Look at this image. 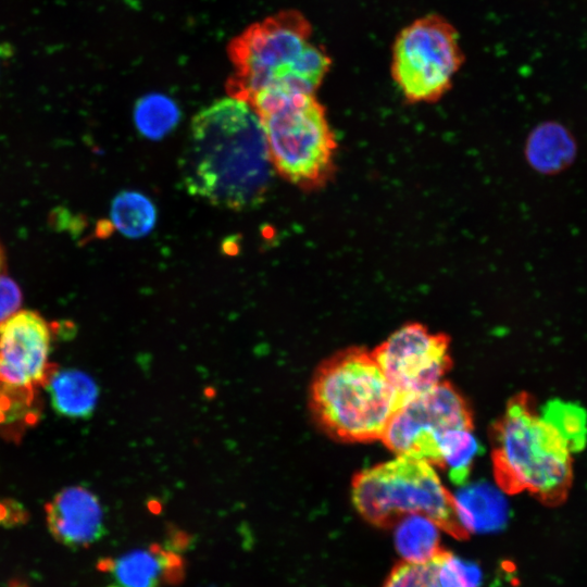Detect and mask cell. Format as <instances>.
<instances>
[{
	"label": "cell",
	"mask_w": 587,
	"mask_h": 587,
	"mask_svg": "<svg viewBox=\"0 0 587 587\" xmlns=\"http://www.w3.org/2000/svg\"><path fill=\"white\" fill-rule=\"evenodd\" d=\"M179 167L193 197L233 211L260 207L274 168L250 104L226 97L200 110L191 120Z\"/></svg>",
	"instance_id": "1"
},
{
	"label": "cell",
	"mask_w": 587,
	"mask_h": 587,
	"mask_svg": "<svg viewBox=\"0 0 587 587\" xmlns=\"http://www.w3.org/2000/svg\"><path fill=\"white\" fill-rule=\"evenodd\" d=\"M309 408L314 422L332 438L370 442L382 439L399 401L373 353L353 347L338 351L315 370Z\"/></svg>",
	"instance_id": "2"
},
{
	"label": "cell",
	"mask_w": 587,
	"mask_h": 587,
	"mask_svg": "<svg viewBox=\"0 0 587 587\" xmlns=\"http://www.w3.org/2000/svg\"><path fill=\"white\" fill-rule=\"evenodd\" d=\"M249 104L259 117L279 176L303 190H315L329 182L337 141L314 93L267 87Z\"/></svg>",
	"instance_id": "3"
},
{
	"label": "cell",
	"mask_w": 587,
	"mask_h": 587,
	"mask_svg": "<svg viewBox=\"0 0 587 587\" xmlns=\"http://www.w3.org/2000/svg\"><path fill=\"white\" fill-rule=\"evenodd\" d=\"M494 474L508 494L527 490L554 503L572 478L571 453L555 432L532 410L526 395L514 397L491 429Z\"/></svg>",
	"instance_id": "4"
},
{
	"label": "cell",
	"mask_w": 587,
	"mask_h": 587,
	"mask_svg": "<svg viewBox=\"0 0 587 587\" xmlns=\"http://www.w3.org/2000/svg\"><path fill=\"white\" fill-rule=\"evenodd\" d=\"M351 498L359 514L378 527H391L408 515L420 514L455 539L470 536L459 519L454 496L433 465L420 459L398 455L358 472Z\"/></svg>",
	"instance_id": "5"
},
{
	"label": "cell",
	"mask_w": 587,
	"mask_h": 587,
	"mask_svg": "<svg viewBox=\"0 0 587 587\" xmlns=\"http://www.w3.org/2000/svg\"><path fill=\"white\" fill-rule=\"evenodd\" d=\"M311 25L296 10L282 11L255 23L228 46L234 74L226 83L229 97L249 104L262 89L280 84L310 43Z\"/></svg>",
	"instance_id": "6"
},
{
	"label": "cell",
	"mask_w": 587,
	"mask_h": 587,
	"mask_svg": "<svg viewBox=\"0 0 587 587\" xmlns=\"http://www.w3.org/2000/svg\"><path fill=\"white\" fill-rule=\"evenodd\" d=\"M463 62L457 29L446 18L428 14L398 34L391 76L407 101L435 102L451 88Z\"/></svg>",
	"instance_id": "7"
},
{
	"label": "cell",
	"mask_w": 587,
	"mask_h": 587,
	"mask_svg": "<svg viewBox=\"0 0 587 587\" xmlns=\"http://www.w3.org/2000/svg\"><path fill=\"white\" fill-rule=\"evenodd\" d=\"M452 429H473V416L463 397L442 380L400 405L380 440L397 455L440 467V444Z\"/></svg>",
	"instance_id": "8"
},
{
	"label": "cell",
	"mask_w": 587,
	"mask_h": 587,
	"mask_svg": "<svg viewBox=\"0 0 587 587\" xmlns=\"http://www.w3.org/2000/svg\"><path fill=\"white\" fill-rule=\"evenodd\" d=\"M449 347L450 339L445 334L410 323L372 351L397 394L399 407L442 382L452 365Z\"/></svg>",
	"instance_id": "9"
},
{
	"label": "cell",
	"mask_w": 587,
	"mask_h": 587,
	"mask_svg": "<svg viewBox=\"0 0 587 587\" xmlns=\"http://www.w3.org/2000/svg\"><path fill=\"white\" fill-rule=\"evenodd\" d=\"M52 330L36 311L20 310L0 324V389H32L46 376Z\"/></svg>",
	"instance_id": "10"
},
{
	"label": "cell",
	"mask_w": 587,
	"mask_h": 587,
	"mask_svg": "<svg viewBox=\"0 0 587 587\" xmlns=\"http://www.w3.org/2000/svg\"><path fill=\"white\" fill-rule=\"evenodd\" d=\"M46 519L52 537L67 548L89 547L105 533L102 504L83 486L60 490L46 505Z\"/></svg>",
	"instance_id": "11"
},
{
	"label": "cell",
	"mask_w": 587,
	"mask_h": 587,
	"mask_svg": "<svg viewBox=\"0 0 587 587\" xmlns=\"http://www.w3.org/2000/svg\"><path fill=\"white\" fill-rule=\"evenodd\" d=\"M99 567L110 573L122 587H161L179 582L184 574L183 559L160 546L102 560Z\"/></svg>",
	"instance_id": "12"
},
{
	"label": "cell",
	"mask_w": 587,
	"mask_h": 587,
	"mask_svg": "<svg viewBox=\"0 0 587 587\" xmlns=\"http://www.w3.org/2000/svg\"><path fill=\"white\" fill-rule=\"evenodd\" d=\"M479 569L441 549L432 559L413 563L401 561L383 587H479Z\"/></svg>",
	"instance_id": "13"
},
{
	"label": "cell",
	"mask_w": 587,
	"mask_h": 587,
	"mask_svg": "<svg viewBox=\"0 0 587 587\" xmlns=\"http://www.w3.org/2000/svg\"><path fill=\"white\" fill-rule=\"evenodd\" d=\"M46 388L54 412L67 419L89 417L99 399L96 380L77 369H61L54 372Z\"/></svg>",
	"instance_id": "14"
},
{
	"label": "cell",
	"mask_w": 587,
	"mask_h": 587,
	"mask_svg": "<svg viewBox=\"0 0 587 587\" xmlns=\"http://www.w3.org/2000/svg\"><path fill=\"white\" fill-rule=\"evenodd\" d=\"M454 499L459 519L469 534L498 529L505 521V501L490 485H472L460 490Z\"/></svg>",
	"instance_id": "15"
},
{
	"label": "cell",
	"mask_w": 587,
	"mask_h": 587,
	"mask_svg": "<svg viewBox=\"0 0 587 587\" xmlns=\"http://www.w3.org/2000/svg\"><path fill=\"white\" fill-rule=\"evenodd\" d=\"M574 142L559 124L545 123L530 134L526 153L533 166L545 173L558 172L574 155Z\"/></svg>",
	"instance_id": "16"
},
{
	"label": "cell",
	"mask_w": 587,
	"mask_h": 587,
	"mask_svg": "<svg viewBox=\"0 0 587 587\" xmlns=\"http://www.w3.org/2000/svg\"><path fill=\"white\" fill-rule=\"evenodd\" d=\"M395 545L402 561L422 563L432 559L440 547L439 527L430 519L412 514L396 525Z\"/></svg>",
	"instance_id": "17"
},
{
	"label": "cell",
	"mask_w": 587,
	"mask_h": 587,
	"mask_svg": "<svg viewBox=\"0 0 587 587\" xmlns=\"http://www.w3.org/2000/svg\"><path fill=\"white\" fill-rule=\"evenodd\" d=\"M539 416L555 432L571 454L587 445V411L578 403L562 399L548 400Z\"/></svg>",
	"instance_id": "18"
},
{
	"label": "cell",
	"mask_w": 587,
	"mask_h": 587,
	"mask_svg": "<svg viewBox=\"0 0 587 587\" xmlns=\"http://www.w3.org/2000/svg\"><path fill=\"white\" fill-rule=\"evenodd\" d=\"M110 217L122 235L140 238L153 229L157 210L152 201L141 192L125 190L114 197Z\"/></svg>",
	"instance_id": "19"
},
{
	"label": "cell",
	"mask_w": 587,
	"mask_h": 587,
	"mask_svg": "<svg viewBox=\"0 0 587 587\" xmlns=\"http://www.w3.org/2000/svg\"><path fill=\"white\" fill-rule=\"evenodd\" d=\"M133 116L137 130L143 137L158 140L176 127L180 110L168 96L149 93L137 100Z\"/></svg>",
	"instance_id": "20"
},
{
	"label": "cell",
	"mask_w": 587,
	"mask_h": 587,
	"mask_svg": "<svg viewBox=\"0 0 587 587\" xmlns=\"http://www.w3.org/2000/svg\"><path fill=\"white\" fill-rule=\"evenodd\" d=\"M478 447L472 429H452L444 436L440 467L448 471L454 484L460 485L467 479Z\"/></svg>",
	"instance_id": "21"
},
{
	"label": "cell",
	"mask_w": 587,
	"mask_h": 587,
	"mask_svg": "<svg viewBox=\"0 0 587 587\" xmlns=\"http://www.w3.org/2000/svg\"><path fill=\"white\" fill-rule=\"evenodd\" d=\"M23 295L20 286L5 273L0 275V324L20 311Z\"/></svg>",
	"instance_id": "22"
},
{
	"label": "cell",
	"mask_w": 587,
	"mask_h": 587,
	"mask_svg": "<svg viewBox=\"0 0 587 587\" xmlns=\"http://www.w3.org/2000/svg\"><path fill=\"white\" fill-rule=\"evenodd\" d=\"M5 268H7L5 251L2 243L0 242V275L5 273Z\"/></svg>",
	"instance_id": "23"
},
{
	"label": "cell",
	"mask_w": 587,
	"mask_h": 587,
	"mask_svg": "<svg viewBox=\"0 0 587 587\" xmlns=\"http://www.w3.org/2000/svg\"><path fill=\"white\" fill-rule=\"evenodd\" d=\"M9 48L8 46L0 45V58L9 54Z\"/></svg>",
	"instance_id": "24"
},
{
	"label": "cell",
	"mask_w": 587,
	"mask_h": 587,
	"mask_svg": "<svg viewBox=\"0 0 587 587\" xmlns=\"http://www.w3.org/2000/svg\"><path fill=\"white\" fill-rule=\"evenodd\" d=\"M109 587H122V586H109Z\"/></svg>",
	"instance_id": "25"
}]
</instances>
